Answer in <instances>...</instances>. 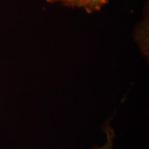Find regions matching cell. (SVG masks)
<instances>
[{"mask_svg":"<svg viewBox=\"0 0 149 149\" xmlns=\"http://www.w3.org/2000/svg\"><path fill=\"white\" fill-rule=\"evenodd\" d=\"M50 3H59L71 8H80L92 13L100 11L109 0H47Z\"/></svg>","mask_w":149,"mask_h":149,"instance_id":"obj_1","label":"cell"},{"mask_svg":"<svg viewBox=\"0 0 149 149\" xmlns=\"http://www.w3.org/2000/svg\"><path fill=\"white\" fill-rule=\"evenodd\" d=\"M104 131L106 135V140L104 144L102 146H95L93 149H113V141H114V131L110 127V125L106 123L104 124Z\"/></svg>","mask_w":149,"mask_h":149,"instance_id":"obj_2","label":"cell"}]
</instances>
